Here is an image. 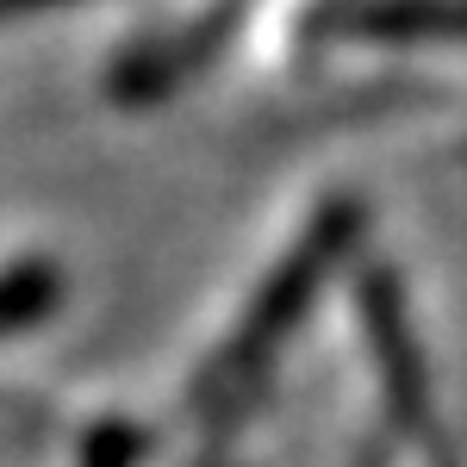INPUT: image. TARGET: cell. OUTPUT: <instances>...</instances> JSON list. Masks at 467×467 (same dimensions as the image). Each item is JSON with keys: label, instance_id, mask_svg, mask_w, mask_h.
Wrapping results in <instances>:
<instances>
[{"label": "cell", "instance_id": "1", "mask_svg": "<svg viewBox=\"0 0 467 467\" xmlns=\"http://www.w3.org/2000/svg\"><path fill=\"white\" fill-rule=\"evenodd\" d=\"M361 37H467V0H380L356 13Z\"/></svg>", "mask_w": 467, "mask_h": 467}, {"label": "cell", "instance_id": "2", "mask_svg": "<svg viewBox=\"0 0 467 467\" xmlns=\"http://www.w3.org/2000/svg\"><path fill=\"white\" fill-rule=\"evenodd\" d=\"M6 6H44V0H0V13H6Z\"/></svg>", "mask_w": 467, "mask_h": 467}]
</instances>
